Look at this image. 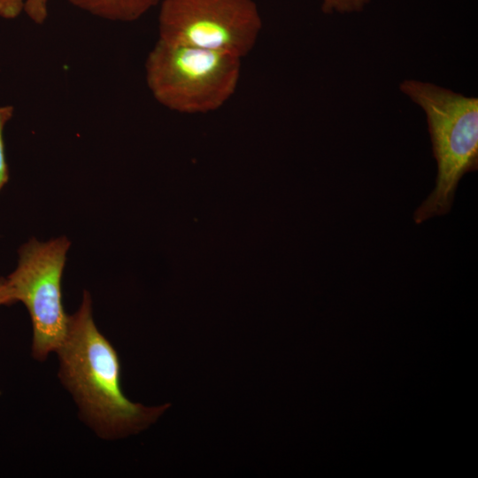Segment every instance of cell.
<instances>
[{"mask_svg":"<svg viewBox=\"0 0 478 478\" xmlns=\"http://www.w3.org/2000/svg\"><path fill=\"white\" fill-rule=\"evenodd\" d=\"M57 352L59 379L73 395L81 419L103 439L140 432L169 407H147L124 395L118 353L96 328L87 291L78 311L69 316L66 335Z\"/></svg>","mask_w":478,"mask_h":478,"instance_id":"1","label":"cell"},{"mask_svg":"<svg viewBox=\"0 0 478 478\" xmlns=\"http://www.w3.org/2000/svg\"><path fill=\"white\" fill-rule=\"evenodd\" d=\"M399 88L425 112L437 163L436 187L413 214L420 224L448 213L463 175L477 170L478 98L415 80Z\"/></svg>","mask_w":478,"mask_h":478,"instance_id":"2","label":"cell"},{"mask_svg":"<svg viewBox=\"0 0 478 478\" xmlns=\"http://www.w3.org/2000/svg\"><path fill=\"white\" fill-rule=\"evenodd\" d=\"M144 71L149 90L161 105L181 113H204L221 107L235 93L241 58L158 39Z\"/></svg>","mask_w":478,"mask_h":478,"instance_id":"3","label":"cell"},{"mask_svg":"<svg viewBox=\"0 0 478 478\" xmlns=\"http://www.w3.org/2000/svg\"><path fill=\"white\" fill-rule=\"evenodd\" d=\"M69 247L65 236L46 243L32 238L19 248L18 266L6 278L15 302H22L29 312L32 354L40 361L57 351L67 333L61 279Z\"/></svg>","mask_w":478,"mask_h":478,"instance_id":"4","label":"cell"},{"mask_svg":"<svg viewBox=\"0 0 478 478\" xmlns=\"http://www.w3.org/2000/svg\"><path fill=\"white\" fill-rule=\"evenodd\" d=\"M158 39L242 58L254 47L262 18L254 0H161Z\"/></svg>","mask_w":478,"mask_h":478,"instance_id":"5","label":"cell"},{"mask_svg":"<svg viewBox=\"0 0 478 478\" xmlns=\"http://www.w3.org/2000/svg\"><path fill=\"white\" fill-rule=\"evenodd\" d=\"M77 9L114 22H132L142 18L161 0H67Z\"/></svg>","mask_w":478,"mask_h":478,"instance_id":"6","label":"cell"},{"mask_svg":"<svg viewBox=\"0 0 478 478\" xmlns=\"http://www.w3.org/2000/svg\"><path fill=\"white\" fill-rule=\"evenodd\" d=\"M49 0H0V18L13 19L24 12L35 24L42 25L48 18Z\"/></svg>","mask_w":478,"mask_h":478,"instance_id":"7","label":"cell"},{"mask_svg":"<svg viewBox=\"0 0 478 478\" xmlns=\"http://www.w3.org/2000/svg\"><path fill=\"white\" fill-rule=\"evenodd\" d=\"M14 107L12 105L0 106V191L8 182L9 170L5 156L4 130L8 121L12 118Z\"/></svg>","mask_w":478,"mask_h":478,"instance_id":"8","label":"cell"},{"mask_svg":"<svg viewBox=\"0 0 478 478\" xmlns=\"http://www.w3.org/2000/svg\"><path fill=\"white\" fill-rule=\"evenodd\" d=\"M371 0H323L322 12L340 13L360 12Z\"/></svg>","mask_w":478,"mask_h":478,"instance_id":"9","label":"cell"},{"mask_svg":"<svg viewBox=\"0 0 478 478\" xmlns=\"http://www.w3.org/2000/svg\"><path fill=\"white\" fill-rule=\"evenodd\" d=\"M13 303L15 300L6 278H0V305Z\"/></svg>","mask_w":478,"mask_h":478,"instance_id":"10","label":"cell"}]
</instances>
